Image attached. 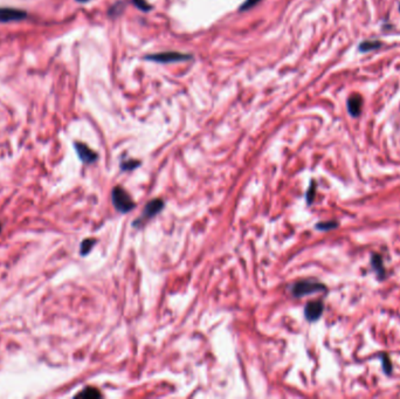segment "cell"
Segmentation results:
<instances>
[{"mask_svg":"<svg viewBox=\"0 0 400 399\" xmlns=\"http://www.w3.org/2000/svg\"><path fill=\"white\" fill-rule=\"evenodd\" d=\"M144 59L158 63H174V62L189 61V60H192V55L179 53V52H163V53L146 55Z\"/></svg>","mask_w":400,"mask_h":399,"instance_id":"3","label":"cell"},{"mask_svg":"<svg viewBox=\"0 0 400 399\" xmlns=\"http://www.w3.org/2000/svg\"><path fill=\"white\" fill-rule=\"evenodd\" d=\"M139 164H141V163H139L138 161H135V159H129V161H124V162H122L121 163V167H122V170H134L135 167H137V166H139Z\"/></svg>","mask_w":400,"mask_h":399,"instance_id":"15","label":"cell"},{"mask_svg":"<svg viewBox=\"0 0 400 399\" xmlns=\"http://www.w3.org/2000/svg\"><path fill=\"white\" fill-rule=\"evenodd\" d=\"M324 310L322 301H310L307 303L305 308V316L309 322L317 321Z\"/></svg>","mask_w":400,"mask_h":399,"instance_id":"6","label":"cell"},{"mask_svg":"<svg viewBox=\"0 0 400 399\" xmlns=\"http://www.w3.org/2000/svg\"><path fill=\"white\" fill-rule=\"evenodd\" d=\"M362 105H363V98L361 95L354 94L353 96H350L347 99V110L351 116L357 117L359 114H361L362 110Z\"/></svg>","mask_w":400,"mask_h":399,"instance_id":"8","label":"cell"},{"mask_svg":"<svg viewBox=\"0 0 400 399\" xmlns=\"http://www.w3.org/2000/svg\"><path fill=\"white\" fill-rule=\"evenodd\" d=\"M315 183L313 182L310 185V189L308 191V195H307V202L308 204H311V202L314 201V195H315Z\"/></svg>","mask_w":400,"mask_h":399,"instance_id":"19","label":"cell"},{"mask_svg":"<svg viewBox=\"0 0 400 399\" xmlns=\"http://www.w3.org/2000/svg\"><path fill=\"white\" fill-rule=\"evenodd\" d=\"M260 2H261V0H245V2H243L242 5L240 6L239 11H240V12H245V11L251 10L252 7H254V6L257 5V4H259Z\"/></svg>","mask_w":400,"mask_h":399,"instance_id":"17","label":"cell"},{"mask_svg":"<svg viewBox=\"0 0 400 399\" xmlns=\"http://www.w3.org/2000/svg\"><path fill=\"white\" fill-rule=\"evenodd\" d=\"M338 226L337 222L335 221H323V222H319V224L316 225V229L321 230V231H330L333 229H336V227Z\"/></svg>","mask_w":400,"mask_h":399,"instance_id":"14","label":"cell"},{"mask_svg":"<svg viewBox=\"0 0 400 399\" xmlns=\"http://www.w3.org/2000/svg\"><path fill=\"white\" fill-rule=\"evenodd\" d=\"M114 206L118 212L127 213L135 207V202L131 198V195L123 189L122 186H115L111 193Z\"/></svg>","mask_w":400,"mask_h":399,"instance_id":"1","label":"cell"},{"mask_svg":"<svg viewBox=\"0 0 400 399\" xmlns=\"http://www.w3.org/2000/svg\"><path fill=\"white\" fill-rule=\"evenodd\" d=\"M372 266H373V269L376 270V273H377V277L379 280H382V279H385V268H384V265H383V259L379 254L374 253L372 254V260H371Z\"/></svg>","mask_w":400,"mask_h":399,"instance_id":"9","label":"cell"},{"mask_svg":"<svg viewBox=\"0 0 400 399\" xmlns=\"http://www.w3.org/2000/svg\"><path fill=\"white\" fill-rule=\"evenodd\" d=\"M382 46V43L379 41H373V40H371V41H364L362 42L361 45H359V51L361 52H370V51H373V49H377L379 47Z\"/></svg>","mask_w":400,"mask_h":399,"instance_id":"12","label":"cell"},{"mask_svg":"<svg viewBox=\"0 0 400 399\" xmlns=\"http://www.w3.org/2000/svg\"><path fill=\"white\" fill-rule=\"evenodd\" d=\"M164 207V202L162 199H154V201H150L147 203L145 209L143 211V214L139 217L137 220L134 225L138 226L139 224H143L144 221L147 220V219L155 217V215H157L159 212H161L162 209Z\"/></svg>","mask_w":400,"mask_h":399,"instance_id":"4","label":"cell"},{"mask_svg":"<svg viewBox=\"0 0 400 399\" xmlns=\"http://www.w3.org/2000/svg\"><path fill=\"white\" fill-rule=\"evenodd\" d=\"M326 286L323 283L316 280H301L296 282L293 286V295L296 297L305 296V295H310L314 293H319L326 290Z\"/></svg>","mask_w":400,"mask_h":399,"instance_id":"2","label":"cell"},{"mask_svg":"<svg viewBox=\"0 0 400 399\" xmlns=\"http://www.w3.org/2000/svg\"><path fill=\"white\" fill-rule=\"evenodd\" d=\"M95 243V239H85V240L81 242V246H80V253H81V255H87L90 252L91 248H93Z\"/></svg>","mask_w":400,"mask_h":399,"instance_id":"11","label":"cell"},{"mask_svg":"<svg viewBox=\"0 0 400 399\" xmlns=\"http://www.w3.org/2000/svg\"><path fill=\"white\" fill-rule=\"evenodd\" d=\"M74 145L80 159H81L83 163H86V164H91V163L96 162V159H97V154H96L94 150H91L89 146L80 142H77Z\"/></svg>","mask_w":400,"mask_h":399,"instance_id":"7","label":"cell"},{"mask_svg":"<svg viewBox=\"0 0 400 399\" xmlns=\"http://www.w3.org/2000/svg\"><path fill=\"white\" fill-rule=\"evenodd\" d=\"M399 11H400V5H399Z\"/></svg>","mask_w":400,"mask_h":399,"instance_id":"22","label":"cell"},{"mask_svg":"<svg viewBox=\"0 0 400 399\" xmlns=\"http://www.w3.org/2000/svg\"><path fill=\"white\" fill-rule=\"evenodd\" d=\"M382 358L384 360V362H383L384 372H385L386 375H390V373H391V371H392V369H393V366H392V364L390 363V358H389V356H387L386 354H383Z\"/></svg>","mask_w":400,"mask_h":399,"instance_id":"18","label":"cell"},{"mask_svg":"<svg viewBox=\"0 0 400 399\" xmlns=\"http://www.w3.org/2000/svg\"><path fill=\"white\" fill-rule=\"evenodd\" d=\"M77 2H79V3H87V2H89V0H77Z\"/></svg>","mask_w":400,"mask_h":399,"instance_id":"20","label":"cell"},{"mask_svg":"<svg viewBox=\"0 0 400 399\" xmlns=\"http://www.w3.org/2000/svg\"><path fill=\"white\" fill-rule=\"evenodd\" d=\"M77 397H82V398H88V399H95L102 397L101 392L97 389L95 388H86L82 392H80Z\"/></svg>","mask_w":400,"mask_h":399,"instance_id":"10","label":"cell"},{"mask_svg":"<svg viewBox=\"0 0 400 399\" xmlns=\"http://www.w3.org/2000/svg\"><path fill=\"white\" fill-rule=\"evenodd\" d=\"M124 3L123 2H117V3H115L113 6L110 7L109 9V12H108V13H109V15L110 17H117V15H119L122 13L123 12V10H124Z\"/></svg>","mask_w":400,"mask_h":399,"instance_id":"13","label":"cell"},{"mask_svg":"<svg viewBox=\"0 0 400 399\" xmlns=\"http://www.w3.org/2000/svg\"><path fill=\"white\" fill-rule=\"evenodd\" d=\"M133 3L138 10H141L143 12H149L151 10V5L147 4L146 0H133Z\"/></svg>","mask_w":400,"mask_h":399,"instance_id":"16","label":"cell"},{"mask_svg":"<svg viewBox=\"0 0 400 399\" xmlns=\"http://www.w3.org/2000/svg\"><path fill=\"white\" fill-rule=\"evenodd\" d=\"M26 12L12 7H0V22H13L20 21L26 18Z\"/></svg>","mask_w":400,"mask_h":399,"instance_id":"5","label":"cell"},{"mask_svg":"<svg viewBox=\"0 0 400 399\" xmlns=\"http://www.w3.org/2000/svg\"><path fill=\"white\" fill-rule=\"evenodd\" d=\"M0 233H2V224H0Z\"/></svg>","mask_w":400,"mask_h":399,"instance_id":"21","label":"cell"}]
</instances>
